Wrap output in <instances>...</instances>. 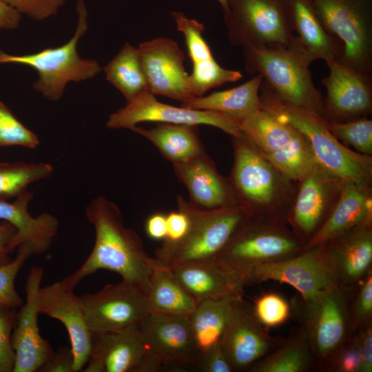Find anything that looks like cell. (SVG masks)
Wrapping results in <instances>:
<instances>
[{"label": "cell", "instance_id": "4fadbf2b", "mask_svg": "<svg viewBox=\"0 0 372 372\" xmlns=\"http://www.w3.org/2000/svg\"><path fill=\"white\" fill-rule=\"evenodd\" d=\"M343 183L318 163L296 183V194L287 223L294 234L305 245L329 215L338 198Z\"/></svg>", "mask_w": 372, "mask_h": 372}, {"label": "cell", "instance_id": "44dd1931", "mask_svg": "<svg viewBox=\"0 0 372 372\" xmlns=\"http://www.w3.org/2000/svg\"><path fill=\"white\" fill-rule=\"evenodd\" d=\"M91 349L84 372H136L147 353L138 324L101 333H92Z\"/></svg>", "mask_w": 372, "mask_h": 372}, {"label": "cell", "instance_id": "cb8c5ba5", "mask_svg": "<svg viewBox=\"0 0 372 372\" xmlns=\"http://www.w3.org/2000/svg\"><path fill=\"white\" fill-rule=\"evenodd\" d=\"M325 245L339 287L354 288L372 270V219Z\"/></svg>", "mask_w": 372, "mask_h": 372}, {"label": "cell", "instance_id": "f1b7e54d", "mask_svg": "<svg viewBox=\"0 0 372 372\" xmlns=\"http://www.w3.org/2000/svg\"><path fill=\"white\" fill-rule=\"evenodd\" d=\"M145 295L148 311L152 313L189 316L198 304L172 269L156 262Z\"/></svg>", "mask_w": 372, "mask_h": 372}, {"label": "cell", "instance_id": "6da1fadb", "mask_svg": "<svg viewBox=\"0 0 372 372\" xmlns=\"http://www.w3.org/2000/svg\"><path fill=\"white\" fill-rule=\"evenodd\" d=\"M85 216L93 225V249L82 265L61 281L74 290L85 277L104 269L118 273L145 293L156 260L144 249L143 240L124 224L119 207L107 198H94L85 208Z\"/></svg>", "mask_w": 372, "mask_h": 372}, {"label": "cell", "instance_id": "ffe728a7", "mask_svg": "<svg viewBox=\"0 0 372 372\" xmlns=\"http://www.w3.org/2000/svg\"><path fill=\"white\" fill-rule=\"evenodd\" d=\"M38 308L43 313L59 320L65 326L74 355V372L82 371L90 355L92 334L86 323L79 296L62 282L40 287Z\"/></svg>", "mask_w": 372, "mask_h": 372}, {"label": "cell", "instance_id": "603a6c76", "mask_svg": "<svg viewBox=\"0 0 372 372\" xmlns=\"http://www.w3.org/2000/svg\"><path fill=\"white\" fill-rule=\"evenodd\" d=\"M171 269L198 302L231 296L242 297L244 289L248 286L241 273L219 259L186 263Z\"/></svg>", "mask_w": 372, "mask_h": 372}, {"label": "cell", "instance_id": "11a10c76", "mask_svg": "<svg viewBox=\"0 0 372 372\" xmlns=\"http://www.w3.org/2000/svg\"><path fill=\"white\" fill-rule=\"evenodd\" d=\"M217 1L220 4L222 9L223 10V13H226L229 9L228 0H217Z\"/></svg>", "mask_w": 372, "mask_h": 372}, {"label": "cell", "instance_id": "ac0fdd59", "mask_svg": "<svg viewBox=\"0 0 372 372\" xmlns=\"http://www.w3.org/2000/svg\"><path fill=\"white\" fill-rule=\"evenodd\" d=\"M43 268L33 265L28 275L25 291V302L20 307L12 333L15 353L13 372H38L55 352L43 339L38 327V292L41 287Z\"/></svg>", "mask_w": 372, "mask_h": 372}, {"label": "cell", "instance_id": "277c9868", "mask_svg": "<svg viewBox=\"0 0 372 372\" xmlns=\"http://www.w3.org/2000/svg\"><path fill=\"white\" fill-rule=\"evenodd\" d=\"M242 48L247 72L262 75L282 101L323 118V97L311 78L312 61L296 34L289 45Z\"/></svg>", "mask_w": 372, "mask_h": 372}, {"label": "cell", "instance_id": "c3c4849f", "mask_svg": "<svg viewBox=\"0 0 372 372\" xmlns=\"http://www.w3.org/2000/svg\"><path fill=\"white\" fill-rule=\"evenodd\" d=\"M167 217V236L163 241L176 242L180 240L187 233L190 219L187 214L183 209L178 208L166 214Z\"/></svg>", "mask_w": 372, "mask_h": 372}, {"label": "cell", "instance_id": "e0dca14e", "mask_svg": "<svg viewBox=\"0 0 372 372\" xmlns=\"http://www.w3.org/2000/svg\"><path fill=\"white\" fill-rule=\"evenodd\" d=\"M329 74L322 79L323 118L347 121L369 117L372 112V75L350 68L335 59L325 62Z\"/></svg>", "mask_w": 372, "mask_h": 372}, {"label": "cell", "instance_id": "5bb4252c", "mask_svg": "<svg viewBox=\"0 0 372 372\" xmlns=\"http://www.w3.org/2000/svg\"><path fill=\"white\" fill-rule=\"evenodd\" d=\"M79 297L92 333L115 331L138 324L149 313L144 292L123 280Z\"/></svg>", "mask_w": 372, "mask_h": 372}, {"label": "cell", "instance_id": "1f68e13d", "mask_svg": "<svg viewBox=\"0 0 372 372\" xmlns=\"http://www.w3.org/2000/svg\"><path fill=\"white\" fill-rule=\"evenodd\" d=\"M314 368L316 361L309 342L300 327L247 371L307 372Z\"/></svg>", "mask_w": 372, "mask_h": 372}, {"label": "cell", "instance_id": "3957f363", "mask_svg": "<svg viewBox=\"0 0 372 372\" xmlns=\"http://www.w3.org/2000/svg\"><path fill=\"white\" fill-rule=\"evenodd\" d=\"M260 98L264 109L293 126L306 137L320 166L344 182L371 185L372 156L343 145L331 134L320 115L282 101L264 80Z\"/></svg>", "mask_w": 372, "mask_h": 372}, {"label": "cell", "instance_id": "484cf974", "mask_svg": "<svg viewBox=\"0 0 372 372\" xmlns=\"http://www.w3.org/2000/svg\"><path fill=\"white\" fill-rule=\"evenodd\" d=\"M32 198L33 193L26 189L13 203L0 199V220L8 221L17 229L10 245L11 251L23 243L30 242L34 254H41L49 249L58 233L59 222L52 214L30 215L28 207Z\"/></svg>", "mask_w": 372, "mask_h": 372}, {"label": "cell", "instance_id": "60d3db41", "mask_svg": "<svg viewBox=\"0 0 372 372\" xmlns=\"http://www.w3.org/2000/svg\"><path fill=\"white\" fill-rule=\"evenodd\" d=\"M251 307L257 320L268 329L284 324L292 313L287 300L280 293L273 291L257 297Z\"/></svg>", "mask_w": 372, "mask_h": 372}, {"label": "cell", "instance_id": "d4e9b609", "mask_svg": "<svg viewBox=\"0 0 372 372\" xmlns=\"http://www.w3.org/2000/svg\"><path fill=\"white\" fill-rule=\"evenodd\" d=\"M369 219H372L371 185L344 182L329 215L306 247L326 244Z\"/></svg>", "mask_w": 372, "mask_h": 372}, {"label": "cell", "instance_id": "d6a6232c", "mask_svg": "<svg viewBox=\"0 0 372 372\" xmlns=\"http://www.w3.org/2000/svg\"><path fill=\"white\" fill-rule=\"evenodd\" d=\"M240 128L264 155L284 149L301 134L293 126L279 120L262 107L241 122Z\"/></svg>", "mask_w": 372, "mask_h": 372}, {"label": "cell", "instance_id": "e575fe53", "mask_svg": "<svg viewBox=\"0 0 372 372\" xmlns=\"http://www.w3.org/2000/svg\"><path fill=\"white\" fill-rule=\"evenodd\" d=\"M52 172L53 167L46 163H1L0 199L16 198L30 184L49 178Z\"/></svg>", "mask_w": 372, "mask_h": 372}, {"label": "cell", "instance_id": "f6af8a7d", "mask_svg": "<svg viewBox=\"0 0 372 372\" xmlns=\"http://www.w3.org/2000/svg\"><path fill=\"white\" fill-rule=\"evenodd\" d=\"M21 14L42 21L55 15L65 0H1Z\"/></svg>", "mask_w": 372, "mask_h": 372}, {"label": "cell", "instance_id": "816d5d0a", "mask_svg": "<svg viewBox=\"0 0 372 372\" xmlns=\"http://www.w3.org/2000/svg\"><path fill=\"white\" fill-rule=\"evenodd\" d=\"M17 234V229L11 223L6 220L0 222V265L10 263L12 259L9 254L10 245Z\"/></svg>", "mask_w": 372, "mask_h": 372}, {"label": "cell", "instance_id": "83f0119b", "mask_svg": "<svg viewBox=\"0 0 372 372\" xmlns=\"http://www.w3.org/2000/svg\"><path fill=\"white\" fill-rule=\"evenodd\" d=\"M263 80L262 75L256 74L239 86L195 96L181 106L219 112L240 123L262 109L260 91Z\"/></svg>", "mask_w": 372, "mask_h": 372}, {"label": "cell", "instance_id": "8fae6325", "mask_svg": "<svg viewBox=\"0 0 372 372\" xmlns=\"http://www.w3.org/2000/svg\"><path fill=\"white\" fill-rule=\"evenodd\" d=\"M248 285L274 280L291 285L302 299L338 286L325 244L305 247L287 259L255 267L246 274Z\"/></svg>", "mask_w": 372, "mask_h": 372}, {"label": "cell", "instance_id": "7bdbcfd3", "mask_svg": "<svg viewBox=\"0 0 372 372\" xmlns=\"http://www.w3.org/2000/svg\"><path fill=\"white\" fill-rule=\"evenodd\" d=\"M349 316L353 335L372 324V270L353 289Z\"/></svg>", "mask_w": 372, "mask_h": 372}, {"label": "cell", "instance_id": "5b68a950", "mask_svg": "<svg viewBox=\"0 0 372 372\" xmlns=\"http://www.w3.org/2000/svg\"><path fill=\"white\" fill-rule=\"evenodd\" d=\"M176 202L178 208L189 217V230L178 242L163 241L154 258L158 265L170 269L186 263L217 259L240 228L253 216L239 204L205 210L180 195Z\"/></svg>", "mask_w": 372, "mask_h": 372}, {"label": "cell", "instance_id": "52a82bcc", "mask_svg": "<svg viewBox=\"0 0 372 372\" xmlns=\"http://www.w3.org/2000/svg\"><path fill=\"white\" fill-rule=\"evenodd\" d=\"M354 288L334 286L293 304L319 371H327L334 355L353 335L349 307Z\"/></svg>", "mask_w": 372, "mask_h": 372}, {"label": "cell", "instance_id": "ee69618b", "mask_svg": "<svg viewBox=\"0 0 372 372\" xmlns=\"http://www.w3.org/2000/svg\"><path fill=\"white\" fill-rule=\"evenodd\" d=\"M17 308L0 304V372H13L15 353L12 332L17 322Z\"/></svg>", "mask_w": 372, "mask_h": 372}, {"label": "cell", "instance_id": "9c48e42d", "mask_svg": "<svg viewBox=\"0 0 372 372\" xmlns=\"http://www.w3.org/2000/svg\"><path fill=\"white\" fill-rule=\"evenodd\" d=\"M305 247L287 224L252 216L217 259L246 278L255 267L293 257Z\"/></svg>", "mask_w": 372, "mask_h": 372}, {"label": "cell", "instance_id": "ba28073f", "mask_svg": "<svg viewBox=\"0 0 372 372\" xmlns=\"http://www.w3.org/2000/svg\"><path fill=\"white\" fill-rule=\"evenodd\" d=\"M326 32L342 47L337 61L372 75V0H310Z\"/></svg>", "mask_w": 372, "mask_h": 372}, {"label": "cell", "instance_id": "9a60e30c", "mask_svg": "<svg viewBox=\"0 0 372 372\" xmlns=\"http://www.w3.org/2000/svg\"><path fill=\"white\" fill-rule=\"evenodd\" d=\"M138 325L147 353L163 371L196 368L200 353L189 316L148 313Z\"/></svg>", "mask_w": 372, "mask_h": 372}, {"label": "cell", "instance_id": "7a4b0ae2", "mask_svg": "<svg viewBox=\"0 0 372 372\" xmlns=\"http://www.w3.org/2000/svg\"><path fill=\"white\" fill-rule=\"evenodd\" d=\"M231 137L234 163L228 178L238 204L254 216L287 225L296 183L282 174L242 132Z\"/></svg>", "mask_w": 372, "mask_h": 372}, {"label": "cell", "instance_id": "681fc988", "mask_svg": "<svg viewBox=\"0 0 372 372\" xmlns=\"http://www.w3.org/2000/svg\"><path fill=\"white\" fill-rule=\"evenodd\" d=\"M74 355L70 347H61L58 351L44 363L38 372H74Z\"/></svg>", "mask_w": 372, "mask_h": 372}, {"label": "cell", "instance_id": "74e56055", "mask_svg": "<svg viewBox=\"0 0 372 372\" xmlns=\"http://www.w3.org/2000/svg\"><path fill=\"white\" fill-rule=\"evenodd\" d=\"M326 121V120H325ZM331 134L343 145L357 152L372 156V120L363 117L347 121H327Z\"/></svg>", "mask_w": 372, "mask_h": 372}, {"label": "cell", "instance_id": "4dcf8cb0", "mask_svg": "<svg viewBox=\"0 0 372 372\" xmlns=\"http://www.w3.org/2000/svg\"><path fill=\"white\" fill-rule=\"evenodd\" d=\"M242 297H226L198 302L189 316L199 353L220 343L231 313Z\"/></svg>", "mask_w": 372, "mask_h": 372}, {"label": "cell", "instance_id": "f546056e", "mask_svg": "<svg viewBox=\"0 0 372 372\" xmlns=\"http://www.w3.org/2000/svg\"><path fill=\"white\" fill-rule=\"evenodd\" d=\"M198 126L158 123L151 128L136 126L132 132L149 141L172 164L182 163L205 152Z\"/></svg>", "mask_w": 372, "mask_h": 372}, {"label": "cell", "instance_id": "8992f818", "mask_svg": "<svg viewBox=\"0 0 372 372\" xmlns=\"http://www.w3.org/2000/svg\"><path fill=\"white\" fill-rule=\"evenodd\" d=\"M76 11L78 24L76 31L65 44L20 55L0 50V64H21L37 71L39 78L33 87L50 101L59 100L68 83L87 80L101 70L96 60L84 59L77 52L78 42L87 30V12L84 0H77Z\"/></svg>", "mask_w": 372, "mask_h": 372}, {"label": "cell", "instance_id": "f907efd6", "mask_svg": "<svg viewBox=\"0 0 372 372\" xmlns=\"http://www.w3.org/2000/svg\"><path fill=\"white\" fill-rule=\"evenodd\" d=\"M360 355V372L372 371V324L358 330L353 334Z\"/></svg>", "mask_w": 372, "mask_h": 372}, {"label": "cell", "instance_id": "836d02e7", "mask_svg": "<svg viewBox=\"0 0 372 372\" xmlns=\"http://www.w3.org/2000/svg\"><path fill=\"white\" fill-rule=\"evenodd\" d=\"M106 79L125 97L127 103L148 91L138 48L125 43L104 68Z\"/></svg>", "mask_w": 372, "mask_h": 372}, {"label": "cell", "instance_id": "d6986e66", "mask_svg": "<svg viewBox=\"0 0 372 372\" xmlns=\"http://www.w3.org/2000/svg\"><path fill=\"white\" fill-rule=\"evenodd\" d=\"M243 298L236 304L220 344L235 371H247L283 340L271 336Z\"/></svg>", "mask_w": 372, "mask_h": 372}, {"label": "cell", "instance_id": "7dc6e473", "mask_svg": "<svg viewBox=\"0 0 372 372\" xmlns=\"http://www.w3.org/2000/svg\"><path fill=\"white\" fill-rule=\"evenodd\" d=\"M196 368L203 372L235 371L220 343L200 353Z\"/></svg>", "mask_w": 372, "mask_h": 372}, {"label": "cell", "instance_id": "ab89813d", "mask_svg": "<svg viewBox=\"0 0 372 372\" xmlns=\"http://www.w3.org/2000/svg\"><path fill=\"white\" fill-rule=\"evenodd\" d=\"M33 254V245L30 242H25L18 247L14 260L8 264L0 265V304L16 308L22 305L23 300L15 289L14 281L25 262Z\"/></svg>", "mask_w": 372, "mask_h": 372}, {"label": "cell", "instance_id": "7402d4cb", "mask_svg": "<svg viewBox=\"0 0 372 372\" xmlns=\"http://www.w3.org/2000/svg\"><path fill=\"white\" fill-rule=\"evenodd\" d=\"M173 167L188 191L189 200L196 207L212 210L238 204L228 177L218 172L205 152L188 161L173 164Z\"/></svg>", "mask_w": 372, "mask_h": 372}, {"label": "cell", "instance_id": "b9f144b4", "mask_svg": "<svg viewBox=\"0 0 372 372\" xmlns=\"http://www.w3.org/2000/svg\"><path fill=\"white\" fill-rule=\"evenodd\" d=\"M39 143L38 136L0 101V146L18 145L35 149Z\"/></svg>", "mask_w": 372, "mask_h": 372}, {"label": "cell", "instance_id": "7c38bea8", "mask_svg": "<svg viewBox=\"0 0 372 372\" xmlns=\"http://www.w3.org/2000/svg\"><path fill=\"white\" fill-rule=\"evenodd\" d=\"M180 124L217 127L230 136L241 132L240 123L219 112L176 107L163 103L155 95L146 91L112 113L106 123L110 129H128L132 131L139 123Z\"/></svg>", "mask_w": 372, "mask_h": 372}, {"label": "cell", "instance_id": "2e32d148", "mask_svg": "<svg viewBox=\"0 0 372 372\" xmlns=\"http://www.w3.org/2000/svg\"><path fill=\"white\" fill-rule=\"evenodd\" d=\"M137 48L150 93L182 103L195 97L189 87L183 52L175 41L158 37L140 43Z\"/></svg>", "mask_w": 372, "mask_h": 372}, {"label": "cell", "instance_id": "f35d334b", "mask_svg": "<svg viewBox=\"0 0 372 372\" xmlns=\"http://www.w3.org/2000/svg\"><path fill=\"white\" fill-rule=\"evenodd\" d=\"M177 30L184 38L189 56L192 63L214 58L203 37L204 25L198 21L187 17L182 12H170Z\"/></svg>", "mask_w": 372, "mask_h": 372}, {"label": "cell", "instance_id": "db71d44e", "mask_svg": "<svg viewBox=\"0 0 372 372\" xmlns=\"http://www.w3.org/2000/svg\"><path fill=\"white\" fill-rule=\"evenodd\" d=\"M21 14L15 9L0 0V30H13L21 22Z\"/></svg>", "mask_w": 372, "mask_h": 372}, {"label": "cell", "instance_id": "8d00e7d4", "mask_svg": "<svg viewBox=\"0 0 372 372\" xmlns=\"http://www.w3.org/2000/svg\"><path fill=\"white\" fill-rule=\"evenodd\" d=\"M242 77L239 71L225 68L212 58L192 63L188 83L193 95L201 96L212 88L226 83L236 82Z\"/></svg>", "mask_w": 372, "mask_h": 372}, {"label": "cell", "instance_id": "bcb514c9", "mask_svg": "<svg viewBox=\"0 0 372 372\" xmlns=\"http://www.w3.org/2000/svg\"><path fill=\"white\" fill-rule=\"evenodd\" d=\"M360 355L357 342L353 335L336 353L327 371L360 372Z\"/></svg>", "mask_w": 372, "mask_h": 372}, {"label": "cell", "instance_id": "f5cc1de1", "mask_svg": "<svg viewBox=\"0 0 372 372\" xmlns=\"http://www.w3.org/2000/svg\"><path fill=\"white\" fill-rule=\"evenodd\" d=\"M147 236L154 240H164L167 236V217L163 213L152 214L145 223Z\"/></svg>", "mask_w": 372, "mask_h": 372}, {"label": "cell", "instance_id": "4316f807", "mask_svg": "<svg viewBox=\"0 0 372 372\" xmlns=\"http://www.w3.org/2000/svg\"><path fill=\"white\" fill-rule=\"evenodd\" d=\"M292 31L302 43L312 63L338 59L342 45L331 37L320 21L310 0H285Z\"/></svg>", "mask_w": 372, "mask_h": 372}, {"label": "cell", "instance_id": "d590c367", "mask_svg": "<svg viewBox=\"0 0 372 372\" xmlns=\"http://www.w3.org/2000/svg\"><path fill=\"white\" fill-rule=\"evenodd\" d=\"M264 156L282 174L296 183L318 164L307 139L302 133L287 147Z\"/></svg>", "mask_w": 372, "mask_h": 372}, {"label": "cell", "instance_id": "30bf717a", "mask_svg": "<svg viewBox=\"0 0 372 372\" xmlns=\"http://www.w3.org/2000/svg\"><path fill=\"white\" fill-rule=\"evenodd\" d=\"M224 21L236 46L289 45L294 38L285 0H228Z\"/></svg>", "mask_w": 372, "mask_h": 372}]
</instances>
